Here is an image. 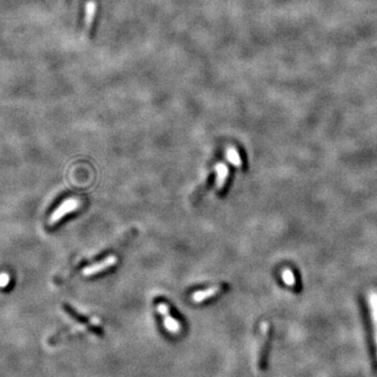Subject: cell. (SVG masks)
<instances>
[{
    "mask_svg": "<svg viewBox=\"0 0 377 377\" xmlns=\"http://www.w3.org/2000/svg\"><path fill=\"white\" fill-rule=\"evenodd\" d=\"M116 263H117V258L115 255H111L106 257V258L102 260L101 262L91 264V265L85 267L82 271V274L85 277H91L94 275H98L100 274V272H103L111 268L112 266H115Z\"/></svg>",
    "mask_w": 377,
    "mask_h": 377,
    "instance_id": "cell-1",
    "label": "cell"
},
{
    "mask_svg": "<svg viewBox=\"0 0 377 377\" xmlns=\"http://www.w3.org/2000/svg\"><path fill=\"white\" fill-rule=\"evenodd\" d=\"M79 206H80L79 200H77L75 198L66 199L65 202H63V203L53 213V215L51 216L50 223L55 224V223L59 222L64 217V216L69 214V213L75 212Z\"/></svg>",
    "mask_w": 377,
    "mask_h": 377,
    "instance_id": "cell-2",
    "label": "cell"
},
{
    "mask_svg": "<svg viewBox=\"0 0 377 377\" xmlns=\"http://www.w3.org/2000/svg\"><path fill=\"white\" fill-rule=\"evenodd\" d=\"M157 310L164 317V324L167 330H169L172 333H178L180 331V324L177 319H175L171 316L170 307L166 303L160 302L157 304Z\"/></svg>",
    "mask_w": 377,
    "mask_h": 377,
    "instance_id": "cell-3",
    "label": "cell"
},
{
    "mask_svg": "<svg viewBox=\"0 0 377 377\" xmlns=\"http://www.w3.org/2000/svg\"><path fill=\"white\" fill-rule=\"evenodd\" d=\"M98 4L93 0L88 1L85 6V16H84V35L86 37L89 36L93 27V22L97 16Z\"/></svg>",
    "mask_w": 377,
    "mask_h": 377,
    "instance_id": "cell-4",
    "label": "cell"
},
{
    "mask_svg": "<svg viewBox=\"0 0 377 377\" xmlns=\"http://www.w3.org/2000/svg\"><path fill=\"white\" fill-rule=\"evenodd\" d=\"M368 306L370 308V316L373 326V333H374V341L377 350V290H372L367 294Z\"/></svg>",
    "mask_w": 377,
    "mask_h": 377,
    "instance_id": "cell-5",
    "label": "cell"
},
{
    "mask_svg": "<svg viewBox=\"0 0 377 377\" xmlns=\"http://www.w3.org/2000/svg\"><path fill=\"white\" fill-rule=\"evenodd\" d=\"M223 290L222 286H212L210 288H206V290H198L195 291L192 295V300H193L195 303H203L205 300H208L213 298V296L217 295Z\"/></svg>",
    "mask_w": 377,
    "mask_h": 377,
    "instance_id": "cell-6",
    "label": "cell"
},
{
    "mask_svg": "<svg viewBox=\"0 0 377 377\" xmlns=\"http://www.w3.org/2000/svg\"><path fill=\"white\" fill-rule=\"evenodd\" d=\"M216 171V189L218 191H221L224 186H226L228 177H229V167L223 164L219 163L215 167Z\"/></svg>",
    "mask_w": 377,
    "mask_h": 377,
    "instance_id": "cell-7",
    "label": "cell"
},
{
    "mask_svg": "<svg viewBox=\"0 0 377 377\" xmlns=\"http://www.w3.org/2000/svg\"><path fill=\"white\" fill-rule=\"evenodd\" d=\"M227 157L229 159V162L234 167H236V168L242 167V159H241V157H240L239 152L235 147L230 146L227 149Z\"/></svg>",
    "mask_w": 377,
    "mask_h": 377,
    "instance_id": "cell-8",
    "label": "cell"
},
{
    "mask_svg": "<svg viewBox=\"0 0 377 377\" xmlns=\"http://www.w3.org/2000/svg\"><path fill=\"white\" fill-rule=\"evenodd\" d=\"M282 280L283 282L288 286H294L295 284V276L291 269H284L282 271Z\"/></svg>",
    "mask_w": 377,
    "mask_h": 377,
    "instance_id": "cell-9",
    "label": "cell"
},
{
    "mask_svg": "<svg viewBox=\"0 0 377 377\" xmlns=\"http://www.w3.org/2000/svg\"><path fill=\"white\" fill-rule=\"evenodd\" d=\"M7 282H9V277H7L6 275H1V276H0V285L5 286V284Z\"/></svg>",
    "mask_w": 377,
    "mask_h": 377,
    "instance_id": "cell-10",
    "label": "cell"
}]
</instances>
